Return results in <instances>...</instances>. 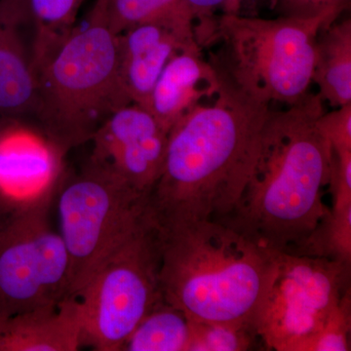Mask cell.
<instances>
[{"label":"cell","instance_id":"1","mask_svg":"<svg viewBox=\"0 0 351 351\" xmlns=\"http://www.w3.org/2000/svg\"><path fill=\"white\" fill-rule=\"evenodd\" d=\"M216 69L214 103L196 106L168 134L162 171L145 207L158 230L226 218L255 163L270 104Z\"/></svg>","mask_w":351,"mask_h":351},{"label":"cell","instance_id":"2","mask_svg":"<svg viewBox=\"0 0 351 351\" xmlns=\"http://www.w3.org/2000/svg\"><path fill=\"white\" fill-rule=\"evenodd\" d=\"M325 101L308 93L286 110H271L251 174L219 223L274 251L290 252L311 235L329 208L332 149L317 126Z\"/></svg>","mask_w":351,"mask_h":351},{"label":"cell","instance_id":"3","mask_svg":"<svg viewBox=\"0 0 351 351\" xmlns=\"http://www.w3.org/2000/svg\"><path fill=\"white\" fill-rule=\"evenodd\" d=\"M156 230L164 301L191 321L255 329L276 251L211 219Z\"/></svg>","mask_w":351,"mask_h":351},{"label":"cell","instance_id":"4","mask_svg":"<svg viewBox=\"0 0 351 351\" xmlns=\"http://www.w3.org/2000/svg\"><path fill=\"white\" fill-rule=\"evenodd\" d=\"M119 73V36L108 24L107 0H97L38 62V93L32 117L43 137L62 156L89 143L119 108L130 105Z\"/></svg>","mask_w":351,"mask_h":351},{"label":"cell","instance_id":"5","mask_svg":"<svg viewBox=\"0 0 351 351\" xmlns=\"http://www.w3.org/2000/svg\"><path fill=\"white\" fill-rule=\"evenodd\" d=\"M338 16L263 19L221 15L211 41L223 43V56L211 63L237 86L258 100L292 106L313 83L316 40Z\"/></svg>","mask_w":351,"mask_h":351},{"label":"cell","instance_id":"6","mask_svg":"<svg viewBox=\"0 0 351 351\" xmlns=\"http://www.w3.org/2000/svg\"><path fill=\"white\" fill-rule=\"evenodd\" d=\"M55 198L69 256V295L75 297L95 270L147 221V196L88 158L80 172L63 173Z\"/></svg>","mask_w":351,"mask_h":351},{"label":"cell","instance_id":"7","mask_svg":"<svg viewBox=\"0 0 351 351\" xmlns=\"http://www.w3.org/2000/svg\"><path fill=\"white\" fill-rule=\"evenodd\" d=\"M156 226L144 225L120 245L76 294L82 311V346L120 351L138 322L162 298Z\"/></svg>","mask_w":351,"mask_h":351},{"label":"cell","instance_id":"8","mask_svg":"<svg viewBox=\"0 0 351 351\" xmlns=\"http://www.w3.org/2000/svg\"><path fill=\"white\" fill-rule=\"evenodd\" d=\"M56 191L0 216V319L71 297L68 252L49 221Z\"/></svg>","mask_w":351,"mask_h":351},{"label":"cell","instance_id":"9","mask_svg":"<svg viewBox=\"0 0 351 351\" xmlns=\"http://www.w3.org/2000/svg\"><path fill=\"white\" fill-rule=\"evenodd\" d=\"M350 265L326 258L274 252L255 331L267 350L306 351L350 287Z\"/></svg>","mask_w":351,"mask_h":351},{"label":"cell","instance_id":"10","mask_svg":"<svg viewBox=\"0 0 351 351\" xmlns=\"http://www.w3.org/2000/svg\"><path fill=\"white\" fill-rule=\"evenodd\" d=\"M168 132L149 110L132 103L119 108L95 133L90 160L149 195L162 171Z\"/></svg>","mask_w":351,"mask_h":351},{"label":"cell","instance_id":"11","mask_svg":"<svg viewBox=\"0 0 351 351\" xmlns=\"http://www.w3.org/2000/svg\"><path fill=\"white\" fill-rule=\"evenodd\" d=\"M195 21H157L134 25L119 34L122 83L132 103L147 108L166 64L182 51L199 45Z\"/></svg>","mask_w":351,"mask_h":351},{"label":"cell","instance_id":"12","mask_svg":"<svg viewBox=\"0 0 351 351\" xmlns=\"http://www.w3.org/2000/svg\"><path fill=\"white\" fill-rule=\"evenodd\" d=\"M36 32L27 0H0V114H34Z\"/></svg>","mask_w":351,"mask_h":351},{"label":"cell","instance_id":"13","mask_svg":"<svg viewBox=\"0 0 351 351\" xmlns=\"http://www.w3.org/2000/svg\"><path fill=\"white\" fill-rule=\"evenodd\" d=\"M64 156L41 135L4 127L0 138V197L9 208L55 191Z\"/></svg>","mask_w":351,"mask_h":351},{"label":"cell","instance_id":"14","mask_svg":"<svg viewBox=\"0 0 351 351\" xmlns=\"http://www.w3.org/2000/svg\"><path fill=\"white\" fill-rule=\"evenodd\" d=\"M219 77L211 62L203 58L201 46L175 55L166 64L152 89L145 110L168 132L186 113L218 93Z\"/></svg>","mask_w":351,"mask_h":351},{"label":"cell","instance_id":"15","mask_svg":"<svg viewBox=\"0 0 351 351\" xmlns=\"http://www.w3.org/2000/svg\"><path fill=\"white\" fill-rule=\"evenodd\" d=\"M82 311L68 297L0 319V351H75L82 348Z\"/></svg>","mask_w":351,"mask_h":351},{"label":"cell","instance_id":"16","mask_svg":"<svg viewBox=\"0 0 351 351\" xmlns=\"http://www.w3.org/2000/svg\"><path fill=\"white\" fill-rule=\"evenodd\" d=\"M313 82L332 108L351 104V20L335 21L316 40Z\"/></svg>","mask_w":351,"mask_h":351},{"label":"cell","instance_id":"17","mask_svg":"<svg viewBox=\"0 0 351 351\" xmlns=\"http://www.w3.org/2000/svg\"><path fill=\"white\" fill-rule=\"evenodd\" d=\"M191 336V321L186 313L161 298L120 351H188Z\"/></svg>","mask_w":351,"mask_h":351},{"label":"cell","instance_id":"18","mask_svg":"<svg viewBox=\"0 0 351 351\" xmlns=\"http://www.w3.org/2000/svg\"><path fill=\"white\" fill-rule=\"evenodd\" d=\"M287 253L351 265V204L332 206L308 237Z\"/></svg>","mask_w":351,"mask_h":351},{"label":"cell","instance_id":"19","mask_svg":"<svg viewBox=\"0 0 351 351\" xmlns=\"http://www.w3.org/2000/svg\"><path fill=\"white\" fill-rule=\"evenodd\" d=\"M108 24L119 34L134 25L157 21L193 20L186 0H107Z\"/></svg>","mask_w":351,"mask_h":351},{"label":"cell","instance_id":"20","mask_svg":"<svg viewBox=\"0 0 351 351\" xmlns=\"http://www.w3.org/2000/svg\"><path fill=\"white\" fill-rule=\"evenodd\" d=\"M84 0H27L36 32V64L73 31Z\"/></svg>","mask_w":351,"mask_h":351},{"label":"cell","instance_id":"21","mask_svg":"<svg viewBox=\"0 0 351 351\" xmlns=\"http://www.w3.org/2000/svg\"><path fill=\"white\" fill-rule=\"evenodd\" d=\"M191 321L188 351H244L250 350L257 332L250 325Z\"/></svg>","mask_w":351,"mask_h":351},{"label":"cell","instance_id":"22","mask_svg":"<svg viewBox=\"0 0 351 351\" xmlns=\"http://www.w3.org/2000/svg\"><path fill=\"white\" fill-rule=\"evenodd\" d=\"M351 292L350 287L328 315L319 331L307 346L306 351L350 350Z\"/></svg>","mask_w":351,"mask_h":351},{"label":"cell","instance_id":"23","mask_svg":"<svg viewBox=\"0 0 351 351\" xmlns=\"http://www.w3.org/2000/svg\"><path fill=\"white\" fill-rule=\"evenodd\" d=\"M350 0H274V8L284 17L314 18L341 15Z\"/></svg>","mask_w":351,"mask_h":351},{"label":"cell","instance_id":"24","mask_svg":"<svg viewBox=\"0 0 351 351\" xmlns=\"http://www.w3.org/2000/svg\"><path fill=\"white\" fill-rule=\"evenodd\" d=\"M317 126L329 141L332 151H351V104L323 113L317 120Z\"/></svg>","mask_w":351,"mask_h":351},{"label":"cell","instance_id":"25","mask_svg":"<svg viewBox=\"0 0 351 351\" xmlns=\"http://www.w3.org/2000/svg\"><path fill=\"white\" fill-rule=\"evenodd\" d=\"M330 191L332 196V206H346L351 204V151H332Z\"/></svg>","mask_w":351,"mask_h":351},{"label":"cell","instance_id":"26","mask_svg":"<svg viewBox=\"0 0 351 351\" xmlns=\"http://www.w3.org/2000/svg\"><path fill=\"white\" fill-rule=\"evenodd\" d=\"M191 10L195 15V19L199 21V27H206L214 21V12L223 11L221 15H239L243 0H186Z\"/></svg>","mask_w":351,"mask_h":351},{"label":"cell","instance_id":"27","mask_svg":"<svg viewBox=\"0 0 351 351\" xmlns=\"http://www.w3.org/2000/svg\"><path fill=\"white\" fill-rule=\"evenodd\" d=\"M4 127L0 125V138H1L2 132H3ZM9 208L5 204V202H4L3 199H2L1 197H0V216H1L2 214L5 213V212L8 211Z\"/></svg>","mask_w":351,"mask_h":351}]
</instances>
